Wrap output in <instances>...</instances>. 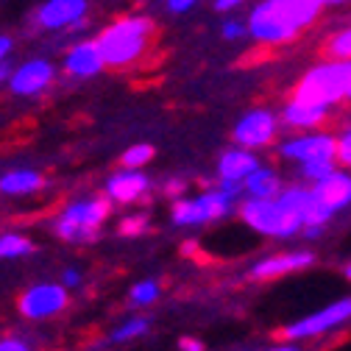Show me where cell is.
I'll list each match as a JSON object with an SVG mask.
<instances>
[{"instance_id": "d6a6232c", "label": "cell", "mask_w": 351, "mask_h": 351, "mask_svg": "<svg viewBox=\"0 0 351 351\" xmlns=\"http://www.w3.org/2000/svg\"><path fill=\"white\" fill-rule=\"evenodd\" d=\"M81 282H84V274H81L78 268H64V274H62V285H64L67 290H75Z\"/></svg>"}, {"instance_id": "5bb4252c", "label": "cell", "mask_w": 351, "mask_h": 351, "mask_svg": "<svg viewBox=\"0 0 351 351\" xmlns=\"http://www.w3.org/2000/svg\"><path fill=\"white\" fill-rule=\"evenodd\" d=\"M315 265V254L313 251H279V254H268L256 259L254 265L248 268V279L254 282H274V279H282V276H293V274H301L306 268Z\"/></svg>"}, {"instance_id": "8d00e7d4", "label": "cell", "mask_w": 351, "mask_h": 351, "mask_svg": "<svg viewBox=\"0 0 351 351\" xmlns=\"http://www.w3.org/2000/svg\"><path fill=\"white\" fill-rule=\"evenodd\" d=\"M324 234H326V226H304V229H301V237L310 240V243H313V240H321Z\"/></svg>"}, {"instance_id": "f1b7e54d", "label": "cell", "mask_w": 351, "mask_h": 351, "mask_svg": "<svg viewBox=\"0 0 351 351\" xmlns=\"http://www.w3.org/2000/svg\"><path fill=\"white\" fill-rule=\"evenodd\" d=\"M187 190H190V184H187V179H182V176H173V179H167V182H165V187H162V193H165L170 201L184 198V195H187Z\"/></svg>"}, {"instance_id": "30bf717a", "label": "cell", "mask_w": 351, "mask_h": 351, "mask_svg": "<svg viewBox=\"0 0 351 351\" xmlns=\"http://www.w3.org/2000/svg\"><path fill=\"white\" fill-rule=\"evenodd\" d=\"M70 290L62 282H36L25 287L17 298V313L25 321H48L67 310Z\"/></svg>"}, {"instance_id": "ffe728a7", "label": "cell", "mask_w": 351, "mask_h": 351, "mask_svg": "<svg viewBox=\"0 0 351 351\" xmlns=\"http://www.w3.org/2000/svg\"><path fill=\"white\" fill-rule=\"evenodd\" d=\"M243 187H245V198H279V193L285 190V179L274 165L262 162L243 182Z\"/></svg>"}, {"instance_id": "5b68a950", "label": "cell", "mask_w": 351, "mask_h": 351, "mask_svg": "<svg viewBox=\"0 0 351 351\" xmlns=\"http://www.w3.org/2000/svg\"><path fill=\"white\" fill-rule=\"evenodd\" d=\"M237 217L245 229L271 240H293L301 234L304 221L279 204V198H243L237 206Z\"/></svg>"}, {"instance_id": "e0dca14e", "label": "cell", "mask_w": 351, "mask_h": 351, "mask_svg": "<svg viewBox=\"0 0 351 351\" xmlns=\"http://www.w3.org/2000/svg\"><path fill=\"white\" fill-rule=\"evenodd\" d=\"M329 117H332V109L313 106V104H304V101H295V98H290L279 112L282 125L290 128V131H321Z\"/></svg>"}, {"instance_id": "52a82bcc", "label": "cell", "mask_w": 351, "mask_h": 351, "mask_svg": "<svg viewBox=\"0 0 351 351\" xmlns=\"http://www.w3.org/2000/svg\"><path fill=\"white\" fill-rule=\"evenodd\" d=\"M310 193H313V204L310 212H306L304 226H329L335 215L351 206V170L337 167L324 182L313 184Z\"/></svg>"}, {"instance_id": "ab89813d", "label": "cell", "mask_w": 351, "mask_h": 351, "mask_svg": "<svg viewBox=\"0 0 351 351\" xmlns=\"http://www.w3.org/2000/svg\"><path fill=\"white\" fill-rule=\"evenodd\" d=\"M346 3H351V0H324L326 9H329V6H346Z\"/></svg>"}, {"instance_id": "83f0119b", "label": "cell", "mask_w": 351, "mask_h": 351, "mask_svg": "<svg viewBox=\"0 0 351 351\" xmlns=\"http://www.w3.org/2000/svg\"><path fill=\"white\" fill-rule=\"evenodd\" d=\"M337 162L351 170V125H346L337 134Z\"/></svg>"}, {"instance_id": "cb8c5ba5", "label": "cell", "mask_w": 351, "mask_h": 351, "mask_svg": "<svg viewBox=\"0 0 351 351\" xmlns=\"http://www.w3.org/2000/svg\"><path fill=\"white\" fill-rule=\"evenodd\" d=\"M324 56L337 62H351V25L337 28L324 42Z\"/></svg>"}, {"instance_id": "f546056e", "label": "cell", "mask_w": 351, "mask_h": 351, "mask_svg": "<svg viewBox=\"0 0 351 351\" xmlns=\"http://www.w3.org/2000/svg\"><path fill=\"white\" fill-rule=\"evenodd\" d=\"M245 34H248V28H245L243 20L229 17V20H223V25H221V36H223L226 42H237V39H243Z\"/></svg>"}, {"instance_id": "4fadbf2b", "label": "cell", "mask_w": 351, "mask_h": 351, "mask_svg": "<svg viewBox=\"0 0 351 351\" xmlns=\"http://www.w3.org/2000/svg\"><path fill=\"white\" fill-rule=\"evenodd\" d=\"M56 81V64L45 56H31L20 64H12L6 90L17 98H36Z\"/></svg>"}, {"instance_id": "f35d334b", "label": "cell", "mask_w": 351, "mask_h": 351, "mask_svg": "<svg viewBox=\"0 0 351 351\" xmlns=\"http://www.w3.org/2000/svg\"><path fill=\"white\" fill-rule=\"evenodd\" d=\"M9 73H12V64H9V62H6V64H0V86H3V84H6Z\"/></svg>"}, {"instance_id": "9c48e42d", "label": "cell", "mask_w": 351, "mask_h": 351, "mask_svg": "<svg viewBox=\"0 0 351 351\" xmlns=\"http://www.w3.org/2000/svg\"><path fill=\"white\" fill-rule=\"evenodd\" d=\"M279 131H282V120L276 109L254 106L245 114H240V120L234 123L232 140L234 145L248 148V151H265L279 143Z\"/></svg>"}, {"instance_id": "74e56055", "label": "cell", "mask_w": 351, "mask_h": 351, "mask_svg": "<svg viewBox=\"0 0 351 351\" xmlns=\"http://www.w3.org/2000/svg\"><path fill=\"white\" fill-rule=\"evenodd\" d=\"M268 351H304L298 343H290V340H279L276 346H271Z\"/></svg>"}, {"instance_id": "2e32d148", "label": "cell", "mask_w": 351, "mask_h": 351, "mask_svg": "<svg viewBox=\"0 0 351 351\" xmlns=\"http://www.w3.org/2000/svg\"><path fill=\"white\" fill-rule=\"evenodd\" d=\"M151 190H154L151 176L143 173V170H131V167H123V170L112 173L106 179V184H104V195L117 206L140 204Z\"/></svg>"}, {"instance_id": "d590c367", "label": "cell", "mask_w": 351, "mask_h": 351, "mask_svg": "<svg viewBox=\"0 0 351 351\" xmlns=\"http://www.w3.org/2000/svg\"><path fill=\"white\" fill-rule=\"evenodd\" d=\"M12 51H14V39H12L9 34H0V64L9 62Z\"/></svg>"}, {"instance_id": "836d02e7", "label": "cell", "mask_w": 351, "mask_h": 351, "mask_svg": "<svg viewBox=\"0 0 351 351\" xmlns=\"http://www.w3.org/2000/svg\"><path fill=\"white\" fill-rule=\"evenodd\" d=\"M248 0H212V6L215 12H221V14H229V12H237L240 6H245Z\"/></svg>"}, {"instance_id": "b9f144b4", "label": "cell", "mask_w": 351, "mask_h": 351, "mask_svg": "<svg viewBox=\"0 0 351 351\" xmlns=\"http://www.w3.org/2000/svg\"><path fill=\"white\" fill-rule=\"evenodd\" d=\"M348 101H351V93H348Z\"/></svg>"}, {"instance_id": "7c38bea8", "label": "cell", "mask_w": 351, "mask_h": 351, "mask_svg": "<svg viewBox=\"0 0 351 351\" xmlns=\"http://www.w3.org/2000/svg\"><path fill=\"white\" fill-rule=\"evenodd\" d=\"M276 156L285 162H318V159H335L337 162V137L329 131H298L293 137H285L276 143Z\"/></svg>"}, {"instance_id": "4dcf8cb0", "label": "cell", "mask_w": 351, "mask_h": 351, "mask_svg": "<svg viewBox=\"0 0 351 351\" xmlns=\"http://www.w3.org/2000/svg\"><path fill=\"white\" fill-rule=\"evenodd\" d=\"M0 351H34V346L20 335H3L0 337Z\"/></svg>"}, {"instance_id": "ba28073f", "label": "cell", "mask_w": 351, "mask_h": 351, "mask_svg": "<svg viewBox=\"0 0 351 351\" xmlns=\"http://www.w3.org/2000/svg\"><path fill=\"white\" fill-rule=\"evenodd\" d=\"M351 321V295H343L326 306H321V310L304 315L293 324H285L276 337L279 340H290V343H301V340H315V337H324L340 326H346Z\"/></svg>"}, {"instance_id": "7a4b0ae2", "label": "cell", "mask_w": 351, "mask_h": 351, "mask_svg": "<svg viewBox=\"0 0 351 351\" xmlns=\"http://www.w3.org/2000/svg\"><path fill=\"white\" fill-rule=\"evenodd\" d=\"M156 23L145 14H123L112 20L106 28L98 31V45L106 59V67L112 70H125L137 64L154 42Z\"/></svg>"}, {"instance_id": "44dd1931", "label": "cell", "mask_w": 351, "mask_h": 351, "mask_svg": "<svg viewBox=\"0 0 351 351\" xmlns=\"http://www.w3.org/2000/svg\"><path fill=\"white\" fill-rule=\"evenodd\" d=\"M36 251L34 240L20 232H3L0 234V259H25Z\"/></svg>"}, {"instance_id": "d6986e66", "label": "cell", "mask_w": 351, "mask_h": 351, "mask_svg": "<svg viewBox=\"0 0 351 351\" xmlns=\"http://www.w3.org/2000/svg\"><path fill=\"white\" fill-rule=\"evenodd\" d=\"M45 187V176L34 167H14L0 176V195L9 198H25Z\"/></svg>"}, {"instance_id": "4316f807", "label": "cell", "mask_w": 351, "mask_h": 351, "mask_svg": "<svg viewBox=\"0 0 351 351\" xmlns=\"http://www.w3.org/2000/svg\"><path fill=\"white\" fill-rule=\"evenodd\" d=\"M156 148L148 145V143H137V145H128L123 154H120V165L123 167H131V170H143L151 159H154Z\"/></svg>"}, {"instance_id": "7bdbcfd3", "label": "cell", "mask_w": 351, "mask_h": 351, "mask_svg": "<svg viewBox=\"0 0 351 351\" xmlns=\"http://www.w3.org/2000/svg\"><path fill=\"white\" fill-rule=\"evenodd\" d=\"M245 351H254V348H245Z\"/></svg>"}, {"instance_id": "1f68e13d", "label": "cell", "mask_w": 351, "mask_h": 351, "mask_svg": "<svg viewBox=\"0 0 351 351\" xmlns=\"http://www.w3.org/2000/svg\"><path fill=\"white\" fill-rule=\"evenodd\" d=\"M198 3H201V0H167V12H170V14H187V12H193Z\"/></svg>"}, {"instance_id": "3957f363", "label": "cell", "mask_w": 351, "mask_h": 351, "mask_svg": "<svg viewBox=\"0 0 351 351\" xmlns=\"http://www.w3.org/2000/svg\"><path fill=\"white\" fill-rule=\"evenodd\" d=\"M112 215L106 195H78L67 201L53 217V234L70 245H93L104 234V223Z\"/></svg>"}, {"instance_id": "9a60e30c", "label": "cell", "mask_w": 351, "mask_h": 351, "mask_svg": "<svg viewBox=\"0 0 351 351\" xmlns=\"http://www.w3.org/2000/svg\"><path fill=\"white\" fill-rule=\"evenodd\" d=\"M106 70V59L101 53L98 39H75L62 56V73L75 81L95 78Z\"/></svg>"}, {"instance_id": "484cf974", "label": "cell", "mask_w": 351, "mask_h": 351, "mask_svg": "<svg viewBox=\"0 0 351 351\" xmlns=\"http://www.w3.org/2000/svg\"><path fill=\"white\" fill-rule=\"evenodd\" d=\"M148 232H151V217L145 212H128L117 221V234L120 237L134 240V237H143Z\"/></svg>"}, {"instance_id": "603a6c76", "label": "cell", "mask_w": 351, "mask_h": 351, "mask_svg": "<svg viewBox=\"0 0 351 351\" xmlns=\"http://www.w3.org/2000/svg\"><path fill=\"white\" fill-rule=\"evenodd\" d=\"M159 295H162V282L159 279H140L128 290V304L137 306V310H143V306L156 304Z\"/></svg>"}, {"instance_id": "d4e9b609", "label": "cell", "mask_w": 351, "mask_h": 351, "mask_svg": "<svg viewBox=\"0 0 351 351\" xmlns=\"http://www.w3.org/2000/svg\"><path fill=\"white\" fill-rule=\"evenodd\" d=\"M337 170V162L335 159H318V162H304V165H298V179H301V184H306V187H313V184H318V182H324L326 176H332Z\"/></svg>"}, {"instance_id": "8992f818", "label": "cell", "mask_w": 351, "mask_h": 351, "mask_svg": "<svg viewBox=\"0 0 351 351\" xmlns=\"http://www.w3.org/2000/svg\"><path fill=\"white\" fill-rule=\"evenodd\" d=\"M234 212H237V201L226 198L217 187H209L198 195H184L179 201H173L170 223L179 229H195V226L221 223Z\"/></svg>"}, {"instance_id": "ac0fdd59", "label": "cell", "mask_w": 351, "mask_h": 351, "mask_svg": "<svg viewBox=\"0 0 351 351\" xmlns=\"http://www.w3.org/2000/svg\"><path fill=\"white\" fill-rule=\"evenodd\" d=\"M259 165H262V162H259L256 151H248V148L232 145V148H226L221 156H217V179L245 182Z\"/></svg>"}, {"instance_id": "60d3db41", "label": "cell", "mask_w": 351, "mask_h": 351, "mask_svg": "<svg viewBox=\"0 0 351 351\" xmlns=\"http://www.w3.org/2000/svg\"><path fill=\"white\" fill-rule=\"evenodd\" d=\"M343 274H346V279H348V282H351V262H348V265H346V268H343Z\"/></svg>"}, {"instance_id": "7402d4cb", "label": "cell", "mask_w": 351, "mask_h": 351, "mask_svg": "<svg viewBox=\"0 0 351 351\" xmlns=\"http://www.w3.org/2000/svg\"><path fill=\"white\" fill-rule=\"evenodd\" d=\"M148 329H151V318H145V315H131L128 321H123L120 326H114V329L109 332V343L120 346V343L140 340L143 335H148Z\"/></svg>"}, {"instance_id": "6da1fadb", "label": "cell", "mask_w": 351, "mask_h": 351, "mask_svg": "<svg viewBox=\"0 0 351 351\" xmlns=\"http://www.w3.org/2000/svg\"><path fill=\"white\" fill-rule=\"evenodd\" d=\"M324 9V0H259L245 17V28L259 45L279 48L313 28Z\"/></svg>"}, {"instance_id": "8fae6325", "label": "cell", "mask_w": 351, "mask_h": 351, "mask_svg": "<svg viewBox=\"0 0 351 351\" xmlns=\"http://www.w3.org/2000/svg\"><path fill=\"white\" fill-rule=\"evenodd\" d=\"M86 12H90V0H42L31 14V25L36 31L73 34L86 25Z\"/></svg>"}, {"instance_id": "e575fe53", "label": "cell", "mask_w": 351, "mask_h": 351, "mask_svg": "<svg viewBox=\"0 0 351 351\" xmlns=\"http://www.w3.org/2000/svg\"><path fill=\"white\" fill-rule=\"evenodd\" d=\"M176 348H179V351H206V348H204V343H201L198 337H193V335L179 337V343H176Z\"/></svg>"}, {"instance_id": "277c9868", "label": "cell", "mask_w": 351, "mask_h": 351, "mask_svg": "<svg viewBox=\"0 0 351 351\" xmlns=\"http://www.w3.org/2000/svg\"><path fill=\"white\" fill-rule=\"evenodd\" d=\"M348 93H351V62L324 59L295 81L290 98L335 109L337 104L348 101Z\"/></svg>"}]
</instances>
